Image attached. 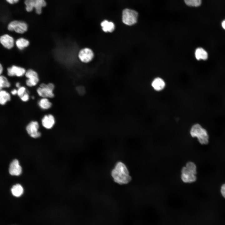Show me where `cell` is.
<instances>
[{
  "mask_svg": "<svg viewBox=\"0 0 225 225\" xmlns=\"http://www.w3.org/2000/svg\"><path fill=\"white\" fill-rule=\"evenodd\" d=\"M111 175L114 181L120 185L127 184L132 179L127 166L121 162L116 164L111 171Z\"/></svg>",
  "mask_w": 225,
  "mask_h": 225,
  "instance_id": "cell-1",
  "label": "cell"
},
{
  "mask_svg": "<svg viewBox=\"0 0 225 225\" xmlns=\"http://www.w3.org/2000/svg\"><path fill=\"white\" fill-rule=\"evenodd\" d=\"M190 133L192 138H196L202 145H207L209 142V135L207 130L200 124L196 123L191 127Z\"/></svg>",
  "mask_w": 225,
  "mask_h": 225,
  "instance_id": "cell-2",
  "label": "cell"
},
{
  "mask_svg": "<svg viewBox=\"0 0 225 225\" xmlns=\"http://www.w3.org/2000/svg\"><path fill=\"white\" fill-rule=\"evenodd\" d=\"M197 167L195 164L192 162H188L181 170V179L185 183H191L197 180Z\"/></svg>",
  "mask_w": 225,
  "mask_h": 225,
  "instance_id": "cell-3",
  "label": "cell"
},
{
  "mask_svg": "<svg viewBox=\"0 0 225 225\" xmlns=\"http://www.w3.org/2000/svg\"><path fill=\"white\" fill-rule=\"evenodd\" d=\"M26 11L28 12H31L34 8L36 13L38 15L41 14L42 12V8L47 5L45 0H24Z\"/></svg>",
  "mask_w": 225,
  "mask_h": 225,
  "instance_id": "cell-4",
  "label": "cell"
},
{
  "mask_svg": "<svg viewBox=\"0 0 225 225\" xmlns=\"http://www.w3.org/2000/svg\"><path fill=\"white\" fill-rule=\"evenodd\" d=\"M138 12L133 9L126 8L122 12V21L127 25L132 26L135 24L138 21Z\"/></svg>",
  "mask_w": 225,
  "mask_h": 225,
  "instance_id": "cell-5",
  "label": "cell"
},
{
  "mask_svg": "<svg viewBox=\"0 0 225 225\" xmlns=\"http://www.w3.org/2000/svg\"><path fill=\"white\" fill-rule=\"evenodd\" d=\"M7 28L10 32H14L19 34H23L26 32L28 28L27 23L20 20H13L8 24Z\"/></svg>",
  "mask_w": 225,
  "mask_h": 225,
  "instance_id": "cell-6",
  "label": "cell"
},
{
  "mask_svg": "<svg viewBox=\"0 0 225 225\" xmlns=\"http://www.w3.org/2000/svg\"><path fill=\"white\" fill-rule=\"evenodd\" d=\"M25 76L27 78L26 81V84L28 87L35 86L39 81V79L38 73L32 69H29L27 70Z\"/></svg>",
  "mask_w": 225,
  "mask_h": 225,
  "instance_id": "cell-7",
  "label": "cell"
},
{
  "mask_svg": "<svg viewBox=\"0 0 225 225\" xmlns=\"http://www.w3.org/2000/svg\"><path fill=\"white\" fill-rule=\"evenodd\" d=\"M39 124L36 121H32L27 126L26 129L28 134L32 138H36L41 136V132L38 131Z\"/></svg>",
  "mask_w": 225,
  "mask_h": 225,
  "instance_id": "cell-8",
  "label": "cell"
},
{
  "mask_svg": "<svg viewBox=\"0 0 225 225\" xmlns=\"http://www.w3.org/2000/svg\"><path fill=\"white\" fill-rule=\"evenodd\" d=\"M37 89L38 94L43 98H53L54 97L53 91L49 87L48 84L42 83Z\"/></svg>",
  "mask_w": 225,
  "mask_h": 225,
  "instance_id": "cell-9",
  "label": "cell"
},
{
  "mask_svg": "<svg viewBox=\"0 0 225 225\" xmlns=\"http://www.w3.org/2000/svg\"><path fill=\"white\" fill-rule=\"evenodd\" d=\"M7 73L9 77H20L25 75L26 70L25 68L16 65H12L7 68Z\"/></svg>",
  "mask_w": 225,
  "mask_h": 225,
  "instance_id": "cell-10",
  "label": "cell"
},
{
  "mask_svg": "<svg viewBox=\"0 0 225 225\" xmlns=\"http://www.w3.org/2000/svg\"><path fill=\"white\" fill-rule=\"evenodd\" d=\"M0 42L3 47L8 50L12 48L15 44L13 38L8 34H4L0 36Z\"/></svg>",
  "mask_w": 225,
  "mask_h": 225,
  "instance_id": "cell-11",
  "label": "cell"
},
{
  "mask_svg": "<svg viewBox=\"0 0 225 225\" xmlns=\"http://www.w3.org/2000/svg\"><path fill=\"white\" fill-rule=\"evenodd\" d=\"M78 56L79 59L82 62L87 63L92 60L93 58L94 53L90 49L85 48L80 51Z\"/></svg>",
  "mask_w": 225,
  "mask_h": 225,
  "instance_id": "cell-12",
  "label": "cell"
},
{
  "mask_svg": "<svg viewBox=\"0 0 225 225\" xmlns=\"http://www.w3.org/2000/svg\"><path fill=\"white\" fill-rule=\"evenodd\" d=\"M194 56L196 60L198 61H206L209 57L207 51L204 48L200 46L197 47L195 50Z\"/></svg>",
  "mask_w": 225,
  "mask_h": 225,
  "instance_id": "cell-13",
  "label": "cell"
},
{
  "mask_svg": "<svg viewBox=\"0 0 225 225\" xmlns=\"http://www.w3.org/2000/svg\"><path fill=\"white\" fill-rule=\"evenodd\" d=\"M55 119L51 114L46 115L42 118L41 123L43 127L48 129H51L55 124Z\"/></svg>",
  "mask_w": 225,
  "mask_h": 225,
  "instance_id": "cell-14",
  "label": "cell"
},
{
  "mask_svg": "<svg viewBox=\"0 0 225 225\" xmlns=\"http://www.w3.org/2000/svg\"><path fill=\"white\" fill-rule=\"evenodd\" d=\"M22 169L17 159H14L11 163L9 168V173L12 175L18 176L21 173Z\"/></svg>",
  "mask_w": 225,
  "mask_h": 225,
  "instance_id": "cell-15",
  "label": "cell"
},
{
  "mask_svg": "<svg viewBox=\"0 0 225 225\" xmlns=\"http://www.w3.org/2000/svg\"><path fill=\"white\" fill-rule=\"evenodd\" d=\"M151 85L155 90L157 91H160L164 88L165 83L162 78L158 77L155 78L153 80Z\"/></svg>",
  "mask_w": 225,
  "mask_h": 225,
  "instance_id": "cell-16",
  "label": "cell"
},
{
  "mask_svg": "<svg viewBox=\"0 0 225 225\" xmlns=\"http://www.w3.org/2000/svg\"><path fill=\"white\" fill-rule=\"evenodd\" d=\"M15 44L19 50H22L29 46L30 42L28 39L20 37L15 41Z\"/></svg>",
  "mask_w": 225,
  "mask_h": 225,
  "instance_id": "cell-17",
  "label": "cell"
},
{
  "mask_svg": "<svg viewBox=\"0 0 225 225\" xmlns=\"http://www.w3.org/2000/svg\"><path fill=\"white\" fill-rule=\"evenodd\" d=\"M102 29L105 32H111L115 29V26L114 23L107 20H104L101 23Z\"/></svg>",
  "mask_w": 225,
  "mask_h": 225,
  "instance_id": "cell-18",
  "label": "cell"
},
{
  "mask_svg": "<svg viewBox=\"0 0 225 225\" xmlns=\"http://www.w3.org/2000/svg\"><path fill=\"white\" fill-rule=\"evenodd\" d=\"M39 107L43 110H47L50 108L52 104L47 98H42L38 102Z\"/></svg>",
  "mask_w": 225,
  "mask_h": 225,
  "instance_id": "cell-19",
  "label": "cell"
},
{
  "mask_svg": "<svg viewBox=\"0 0 225 225\" xmlns=\"http://www.w3.org/2000/svg\"><path fill=\"white\" fill-rule=\"evenodd\" d=\"M23 188L22 186L18 184L13 185L11 189L12 194L15 197H20L23 193Z\"/></svg>",
  "mask_w": 225,
  "mask_h": 225,
  "instance_id": "cell-20",
  "label": "cell"
},
{
  "mask_svg": "<svg viewBox=\"0 0 225 225\" xmlns=\"http://www.w3.org/2000/svg\"><path fill=\"white\" fill-rule=\"evenodd\" d=\"M10 99L11 96L8 92L2 89L0 90V103L1 105H5Z\"/></svg>",
  "mask_w": 225,
  "mask_h": 225,
  "instance_id": "cell-21",
  "label": "cell"
},
{
  "mask_svg": "<svg viewBox=\"0 0 225 225\" xmlns=\"http://www.w3.org/2000/svg\"><path fill=\"white\" fill-rule=\"evenodd\" d=\"M11 84L8 78L3 75L0 76V89H2L4 88H8L10 87Z\"/></svg>",
  "mask_w": 225,
  "mask_h": 225,
  "instance_id": "cell-22",
  "label": "cell"
},
{
  "mask_svg": "<svg viewBox=\"0 0 225 225\" xmlns=\"http://www.w3.org/2000/svg\"><path fill=\"white\" fill-rule=\"evenodd\" d=\"M185 4L189 7H197L200 6L201 0H184Z\"/></svg>",
  "mask_w": 225,
  "mask_h": 225,
  "instance_id": "cell-23",
  "label": "cell"
},
{
  "mask_svg": "<svg viewBox=\"0 0 225 225\" xmlns=\"http://www.w3.org/2000/svg\"><path fill=\"white\" fill-rule=\"evenodd\" d=\"M76 90L78 94L80 96L84 95L86 93V88L82 85L77 86L76 88Z\"/></svg>",
  "mask_w": 225,
  "mask_h": 225,
  "instance_id": "cell-24",
  "label": "cell"
},
{
  "mask_svg": "<svg viewBox=\"0 0 225 225\" xmlns=\"http://www.w3.org/2000/svg\"><path fill=\"white\" fill-rule=\"evenodd\" d=\"M26 91L25 87L24 86H20L17 90V95L20 98L24 94Z\"/></svg>",
  "mask_w": 225,
  "mask_h": 225,
  "instance_id": "cell-25",
  "label": "cell"
},
{
  "mask_svg": "<svg viewBox=\"0 0 225 225\" xmlns=\"http://www.w3.org/2000/svg\"><path fill=\"white\" fill-rule=\"evenodd\" d=\"M20 98L23 102H25L28 101L29 99V95L28 91H26L24 94Z\"/></svg>",
  "mask_w": 225,
  "mask_h": 225,
  "instance_id": "cell-26",
  "label": "cell"
},
{
  "mask_svg": "<svg viewBox=\"0 0 225 225\" xmlns=\"http://www.w3.org/2000/svg\"><path fill=\"white\" fill-rule=\"evenodd\" d=\"M220 192L222 196L225 198V183L222 184L221 186Z\"/></svg>",
  "mask_w": 225,
  "mask_h": 225,
  "instance_id": "cell-27",
  "label": "cell"
},
{
  "mask_svg": "<svg viewBox=\"0 0 225 225\" xmlns=\"http://www.w3.org/2000/svg\"><path fill=\"white\" fill-rule=\"evenodd\" d=\"M8 3L11 4H13L18 3L19 0H5Z\"/></svg>",
  "mask_w": 225,
  "mask_h": 225,
  "instance_id": "cell-28",
  "label": "cell"
},
{
  "mask_svg": "<svg viewBox=\"0 0 225 225\" xmlns=\"http://www.w3.org/2000/svg\"><path fill=\"white\" fill-rule=\"evenodd\" d=\"M221 26L222 29L225 31V19L223 20L222 22Z\"/></svg>",
  "mask_w": 225,
  "mask_h": 225,
  "instance_id": "cell-29",
  "label": "cell"
},
{
  "mask_svg": "<svg viewBox=\"0 0 225 225\" xmlns=\"http://www.w3.org/2000/svg\"><path fill=\"white\" fill-rule=\"evenodd\" d=\"M11 92L12 95H16V94H17V90L16 89H13L11 91Z\"/></svg>",
  "mask_w": 225,
  "mask_h": 225,
  "instance_id": "cell-30",
  "label": "cell"
},
{
  "mask_svg": "<svg viewBox=\"0 0 225 225\" xmlns=\"http://www.w3.org/2000/svg\"><path fill=\"white\" fill-rule=\"evenodd\" d=\"M3 67L2 65L0 63V75H2L3 71Z\"/></svg>",
  "mask_w": 225,
  "mask_h": 225,
  "instance_id": "cell-31",
  "label": "cell"
},
{
  "mask_svg": "<svg viewBox=\"0 0 225 225\" xmlns=\"http://www.w3.org/2000/svg\"><path fill=\"white\" fill-rule=\"evenodd\" d=\"M16 87L18 88L20 87V84L19 82H17L15 84Z\"/></svg>",
  "mask_w": 225,
  "mask_h": 225,
  "instance_id": "cell-32",
  "label": "cell"
},
{
  "mask_svg": "<svg viewBox=\"0 0 225 225\" xmlns=\"http://www.w3.org/2000/svg\"><path fill=\"white\" fill-rule=\"evenodd\" d=\"M31 98L32 99H34V96H32Z\"/></svg>",
  "mask_w": 225,
  "mask_h": 225,
  "instance_id": "cell-33",
  "label": "cell"
}]
</instances>
